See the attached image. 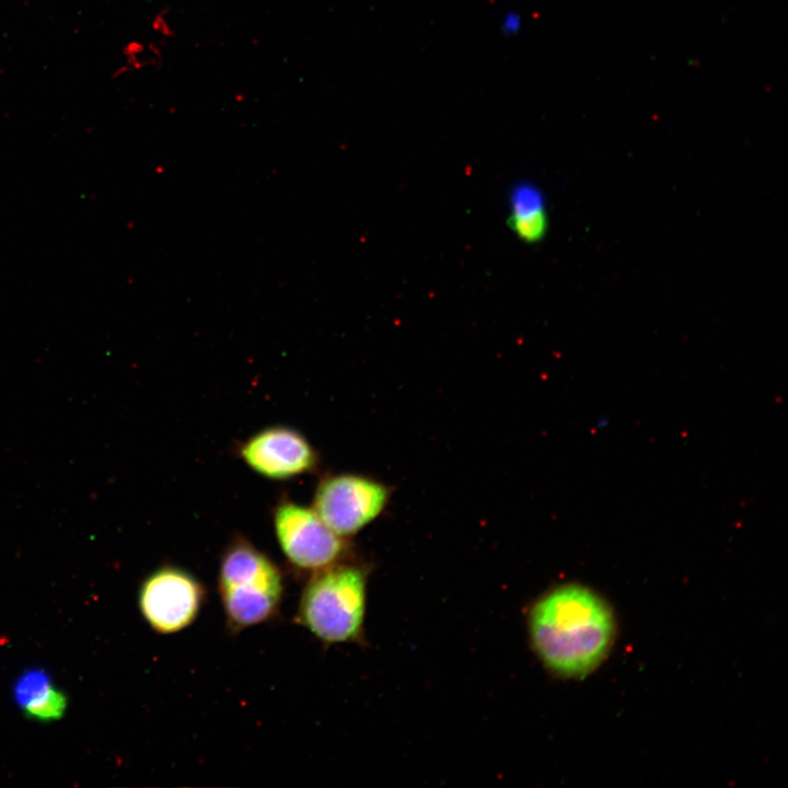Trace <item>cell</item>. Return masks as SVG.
<instances>
[{
  "label": "cell",
  "mask_w": 788,
  "mask_h": 788,
  "mask_svg": "<svg viewBox=\"0 0 788 788\" xmlns=\"http://www.w3.org/2000/svg\"><path fill=\"white\" fill-rule=\"evenodd\" d=\"M278 545L289 566L309 577L340 563L346 553L345 537L335 533L314 511L290 499H281L273 510Z\"/></svg>",
  "instance_id": "4"
},
{
  "label": "cell",
  "mask_w": 788,
  "mask_h": 788,
  "mask_svg": "<svg viewBox=\"0 0 788 788\" xmlns=\"http://www.w3.org/2000/svg\"><path fill=\"white\" fill-rule=\"evenodd\" d=\"M204 583L190 571L164 564L141 582L138 605L150 628L161 635L189 627L206 602Z\"/></svg>",
  "instance_id": "5"
},
{
  "label": "cell",
  "mask_w": 788,
  "mask_h": 788,
  "mask_svg": "<svg viewBox=\"0 0 788 788\" xmlns=\"http://www.w3.org/2000/svg\"><path fill=\"white\" fill-rule=\"evenodd\" d=\"M533 648L544 665L565 677H579L599 665L614 635L607 604L579 584L555 588L538 599L529 617Z\"/></svg>",
  "instance_id": "1"
},
{
  "label": "cell",
  "mask_w": 788,
  "mask_h": 788,
  "mask_svg": "<svg viewBox=\"0 0 788 788\" xmlns=\"http://www.w3.org/2000/svg\"><path fill=\"white\" fill-rule=\"evenodd\" d=\"M387 500L389 490L382 483L363 475L341 473L320 480L312 508L335 533L347 537L372 522Z\"/></svg>",
  "instance_id": "6"
},
{
  "label": "cell",
  "mask_w": 788,
  "mask_h": 788,
  "mask_svg": "<svg viewBox=\"0 0 788 788\" xmlns=\"http://www.w3.org/2000/svg\"><path fill=\"white\" fill-rule=\"evenodd\" d=\"M366 570L338 563L309 576L296 622L324 644L357 640L366 612Z\"/></svg>",
  "instance_id": "3"
},
{
  "label": "cell",
  "mask_w": 788,
  "mask_h": 788,
  "mask_svg": "<svg viewBox=\"0 0 788 788\" xmlns=\"http://www.w3.org/2000/svg\"><path fill=\"white\" fill-rule=\"evenodd\" d=\"M521 26L520 16L515 13H508L502 21V28L507 34H513L518 32Z\"/></svg>",
  "instance_id": "10"
},
{
  "label": "cell",
  "mask_w": 788,
  "mask_h": 788,
  "mask_svg": "<svg viewBox=\"0 0 788 788\" xmlns=\"http://www.w3.org/2000/svg\"><path fill=\"white\" fill-rule=\"evenodd\" d=\"M279 566L242 535L223 549L218 571V593L229 631L237 634L273 619L283 596Z\"/></svg>",
  "instance_id": "2"
},
{
  "label": "cell",
  "mask_w": 788,
  "mask_h": 788,
  "mask_svg": "<svg viewBox=\"0 0 788 788\" xmlns=\"http://www.w3.org/2000/svg\"><path fill=\"white\" fill-rule=\"evenodd\" d=\"M14 699L27 718L51 721L63 716L67 697L40 669L22 674L13 688Z\"/></svg>",
  "instance_id": "8"
},
{
  "label": "cell",
  "mask_w": 788,
  "mask_h": 788,
  "mask_svg": "<svg viewBox=\"0 0 788 788\" xmlns=\"http://www.w3.org/2000/svg\"><path fill=\"white\" fill-rule=\"evenodd\" d=\"M509 225L521 240H542L547 230L546 202L533 184L515 185L510 195Z\"/></svg>",
  "instance_id": "9"
},
{
  "label": "cell",
  "mask_w": 788,
  "mask_h": 788,
  "mask_svg": "<svg viewBox=\"0 0 788 788\" xmlns=\"http://www.w3.org/2000/svg\"><path fill=\"white\" fill-rule=\"evenodd\" d=\"M237 455L252 471L273 480L312 473L320 464L318 453L306 437L283 425L255 432L239 444Z\"/></svg>",
  "instance_id": "7"
}]
</instances>
